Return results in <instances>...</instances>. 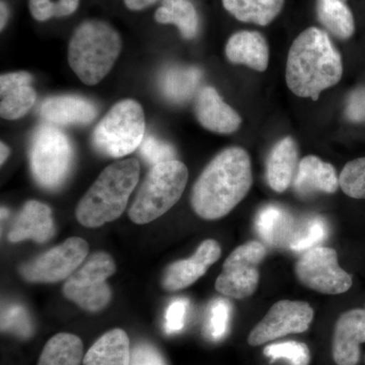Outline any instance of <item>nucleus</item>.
Returning <instances> with one entry per match:
<instances>
[{
  "mask_svg": "<svg viewBox=\"0 0 365 365\" xmlns=\"http://www.w3.org/2000/svg\"><path fill=\"white\" fill-rule=\"evenodd\" d=\"M188 299H178L170 302L165 312V329L168 334L180 332L184 329L188 312Z\"/></svg>",
  "mask_w": 365,
  "mask_h": 365,
  "instance_id": "36",
  "label": "nucleus"
},
{
  "mask_svg": "<svg viewBox=\"0 0 365 365\" xmlns=\"http://www.w3.org/2000/svg\"><path fill=\"white\" fill-rule=\"evenodd\" d=\"M342 74L340 53L325 31L312 26L292 43L287 56V83L297 97L318 101L322 91L339 83Z\"/></svg>",
  "mask_w": 365,
  "mask_h": 365,
  "instance_id": "2",
  "label": "nucleus"
},
{
  "mask_svg": "<svg viewBox=\"0 0 365 365\" xmlns=\"http://www.w3.org/2000/svg\"><path fill=\"white\" fill-rule=\"evenodd\" d=\"M9 216V210L6 208L1 207V220L6 218Z\"/></svg>",
  "mask_w": 365,
  "mask_h": 365,
  "instance_id": "42",
  "label": "nucleus"
},
{
  "mask_svg": "<svg viewBox=\"0 0 365 365\" xmlns=\"http://www.w3.org/2000/svg\"><path fill=\"white\" fill-rule=\"evenodd\" d=\"M41 116L53 125H88L98 116V109L88 98L74 95L54 96L41 106Z\"/></svg>",
  "mask_w": 365,
  "mask_h": 365,
  "instance_id": "18",
  "label": "nucleus"
},
{
  "mask_svg": "<svg viewBox=\"0 0 365 365\" xmlns=\"http://www.w3.org/2000/svg\"><path fill=\"white\" fill-rule=\"evenodd\" d=\"M345 113L350 121L365 123V86L349 96Z\"/></svg>",
  "mask_w": 365,
  "mask_h": 365,
  "instance_id": "38",
  "label": "nucleus"
},
{
  "mask_svg": "<svg viewBox=\"0 0 365 365\" xmlns=\"http://www.w3.org/2000/svg\"><path fill=\"white\" fill-rule=\"evenodd\" d=\"M188 178V169L178 160L151 167L129 208L132 222L146 225L167 213L181 198Z\"/></svg>",
  "mask_w": 365,
  "mask_h": 365,
  "instance_id": "5",
  "label": "nucleus"
},
{
  "mask_svg": "<svg viewBox=\"0 0 365 365\" xmlns=\"http://www.w3.org/2000/svg\"><path fill=\"white\" fill-rule=\"evenodd\" d=\"M83 361V341L69 333H59L48 341L37 365H81Z\"/></svg>",
  "mask_w": 365,
  "mask_h": 365,
  "instance_id": "27",
  "label": "nucleus"
},
{
  "mask_svg": "<svg viewBox=\"0 0 365 365\" xmlns=\"http://www.w3.org/2000/svg\"><path fill=\"white\" fill-rule=\"evenodd\" d=\"M299 151L292 137L275 144L267 163V181L274 191L284 192L294 181L299 169Z\"/></svg>",
  "mask_w": 365,
  "mask_h": 365,
  "instance_id": "21",
  "label": "nucleus"
},
{
  "mask_svg": "<svg viewBox=\"0 0 365 365\" xmlns=\"http://www.w3.org/2000/svg\"><path fill=\"white\" fill-rule=\"evenodd\" d=\"M300 283L324 294H341L352 287V278L338 264L335 250L316 247L307 251L295 266Z\"/></svg>",
  "mask_w": 365,
  "mask_h": 365,
  "instance_id": "11",
  "label": "nucleus"
},
{
  "mask_svg": "<svg viewBox=\"0 0 365 365\" xmlns=\"http://www.w3.org/2000/svg\"><path fill=\"white\" fill-rule=\"evenodd\" d=\"M365 342V309H352L338 319L333 338V357L338 365H356L359 345Z\"/></svg>",
  "mask_w": 365,
  "mask_h": 365,
  "instance_id": "16",
  "label": "nucleus"
},
{
  "mask_svg": "<svg viewBox=\"0 0 365 365\" xmlns=\"http://www.w3.org/2000/svg\"><path fill=\"white\" fill-rule=\"evenodd\" d=\"M194 110L199 123L215 133H234L242 124L241 116L212 86H204L197 93Z\"/></svg>",
  "mask_w": 365,
  "mask_h": 365,
  "instance_id": "14",
  "label": "nucleus"
},
{
  "mask_svg": "<svg viewBox=\"0 0 365 365\" xmlns=\"http://www.w3.org/2000/svg\"><path fill=\"white\" fill-rule=\"evenodd\" d=\"M264 354L272 360H287L290 365H309L311 360L309 347L294 341L269 345L264 349Z\"/></svg>",
  "mask_w": 365,
  "mask_h": 365,
  "instance_id": "33",
  "label": "nucleus"
},
{
  "mask_svg": "<svg viewBox=\"0 0 365 365\" xmlns=\"http://www.w3.org/2000/svg\"><path fill=\"white\" fill-rule=\"evenodd\" d=\"M29 160L36 182L44 189L56 190L71 172L73 148L66 134L56 126L41 125L31 139Z\"/></svg>",
  "mask_w": 365,
  "mask_h": 365,
  "instance_id": "7",
  "label": "nucleus"
},
{
  "mask_svg": "<svg viewBox=\"0 0 365 365\" xmlns=\"http://www.w3.org/2000/svg\"><path fill=\"white\" fill-rule=\"evenodd\" d=\"M130 365H167L153 346L141 343L131 351Z\"/></svg>",
  "mask_w": 365,
  "mask_h": 365,
  "instance_id": "37",
  "label": "nucleus"
},
{
  "mask_svg": "<svg viewBox=\"0 0 365 365\" xmlns=\"http://www.w3.org/2000/svg\"><path fill=\"white\" fill-rule=\"evenodd\" d=\"M78 4L79 0H29V9L36 21H46L71 16Z\"/></svg>",
  "mask_w": 365,
  "mask_h": 365,
  "instance_id": "31",
  "label": "nucleus"
},
{
  "mask_svg": "<svg viewBox=\"0 0 365 365\" xmlns=\"http://www.w3.org/2000/svg\"><path fill=\"white\" fill-rule=\"evenodd\" d=\"M256 230L264 242L273 247L289 246L297 228L294 218L277 205L265 206L256 218Z\"/></svg>",
  "mask_w": 365,
  "mask_h": 365,
  "instance_id": "24",
  "label": "nucleus"
},
{
  "mask_svg": "<svg viewBox=\"0 0 365 365\" xmlns=\"http://www.w3.org/2000/svg\"><path fill=\"white\" fill-rule=\"evenodd\" d=\"M9 20V9L6 2L1 0L0 1V30L4 31Z\"/></svg>",
  "mask_w": 365,
  "mask_h": 365,
  "instance_id": "40",
  "label": "nucleus"
},
{
  "mask_svg": "<svg viewBox=\"0 0 365 365\" xmlns=\"http://www.w3.org/2000/svg\"><path fill=\"white\" fill-rule=\"evenodd\" d=\"M139 148H140L141 157L153 167L160 163L175 160L176 157V151L170 144L153 135L144 137Z\"/></svg>",
  "mask_w": 365,
  "mask_h": 365,
  "instance_id": "35",
  "label": "nucleus"
},
{
  "mask_svg": "<svg viewBox=\"0 0 365 365\" xmlns=\"http://www.w3.org/2000/svg\"><path fill=\"white\" fill-rule=\"evenodd\" d=\"M265 256V247L259 242L237 247L223 264L222 272L216 279V290L235 299L251 297L258 287V266Z\"/></svg>",
  "mask_w": 365,
  "mask_h": 365,
  "instance_id": "10",
  "label": "nucleus"
},
{
  "mask_svg": "<svg viewBox=\"0 0 365 365\" xmlns=\"http://www.w3.org/2000/svg\"><path fill=\"white\" fill-rule=\"evenodd\" d=\"M1 331L26 339L33 334V325L25 307L19 304H6L1 311Z\"/></svg>",
  "mask_w": 365,
  "mask_h": 365,
  "instance_id": "30",
  "label": "nucleus"
},
{
  "mask_svg": "<svg viewBox=\"0 0 365 365\" xmlns=\"http://www.w3.org/2000/svg\"><path fill=\"white\" fill-rule=\"evenodd\" d=\"M145 133L143 107L132 98L116 103L98 122L91 135L93 148L105 157L130 155L141 145Z\"/></svg>",
  "mask_w": 365,
  "mask_h": 365,
  "instance_id": "6",
  "label": "nucleus"
},
{
  "mask_svg": "<svg viewBox=\"0 0 365 365\" xmlns=\"http://www.w3.org/2000/svg\"><path fill=\"white\" fill-rule=\"evenodd\" d=\"M155 19L158 24L176 26L185 39H194L198 34V14L190 0H163Z\"/></svg>",
  "mask_w": 365,
  "mask_h": 365,
  "instance_id": "25",
  "label": "nucleus"
},
{
  "mask_svg": "<svg viewBox=\"0 0 365 365\" xmlns=\"http://www.w3.org/2000/svg\"><path fill=\"white\" fill-rule=\"evenodd\" d=\"M317 14L319 23L336 38L349 39L354 34V18L342 0H317Z\"/></svg>",
  "mask_w": 365,
  "mask_h": 365,
  "instance_id": "28",
  "label": "nucleus"
},
{
  "mask_svg": "<svg viewBox=\"0 0 365 365\" xmlns=\"http://www.w3.org/2000/svg\"><path fill=\"white\" fill-rule=\"evenodd\" d=\"M313 319V309L307 302L280 300L252 330L249 344L259 346L289 334L306 332Z\"/></svg>",
  "mask_w": 365,
  "mask_h": 365,
  "instance_id": "12",
  "label": "nucleus"
},
{
  "mask_svg": "<svg viewBox=\"0 0 365 365\" xmlns=\"http://www.w3.org/2000/svg\"><path fill=\"white\" fill-rule=\"evenodd\" d=\"M328 235V227L323 218L313 217L304 223V227L297 228L290 242V249L297 252L309 251L317 244L323 242Z\"/></svg>",
  "mask_w": 365,
  "mask_h": 365,
  "instance_id": "29",
  "label": "nucleus"
},
{
  "mask_svg": "<svg viewBox=\"0 0 365 365\" xmlns=\"http://www.w3.org/2000/svg\"><path fill=\"white\" fill-rule=\"evenodd\" d=\"M253 185L251 160L244 148H228L206 165L192 190L191 205L206 220L227 215Z\"/></svg>",
  "mask_w": 365,
  "mask_h": 365,
  "instance_id": "1",
  "label": "nucleus"
},
{
  "mask_svg": "<svg viewBox=\"0 0 365 365\" xmlns=\"http://www.w3.org/2000/svg\"><path fill=\"white\" fill-rule=\"evenodd\" d=\"M232 307L227 299H218L211 304L206 331L212 340H220L227 335Z\"/></svg>",
  "mask_w": 365,
  "mask_h": 365,
  "instance_id": "34",
  "label": "nucleus"
},
{
  "mask_svg": "<svg viewBox=\"0 0 365 365\" xmlns=\"http://www.w3.org/2000/svg\"><path fill=\"white\" fill-rule=\"evenodd\" d=\"M115 272L116 264L109 254L98 252L91 255L67 278L64 297L85 311H102L111 300L112 292L107 279Z\"/></svg>",
  "mask_w": 365,
  "mask_h": 365,
  "instance_id": "8",
  "label": "nucleus"
},
{
  "mask_svg": "<svg viewBox=\"0 0 365 365\" xmlns=\"http://www.w3.org/2000/svg\"><path fill=\"white\" fill-rule=\"evenodd\" d=\"M294 186L297 193L306 196L316 192L335 193L340 187V182L331 163L323 162L314 155H307L299 163Z\"/></svg>",
  "mask_w": 365,
  "mask_h": 365,
  "instance_id": "19",
  "label": "nucleus"
},
{
  "mask_svg": "<svg viewBox=\"0 0 365 365\" xmlns=\"http://www.w3.org/2000/svg\"><path fill=\"white\" fill-rule=\"evenodd\" d=\"M0 148H1V153H0L1 158H0V163H1V165H4V163L6 162L7 158L11 155V150H9V146L4 143H0Z\"/></svg>",
  "mask_w": 365,
  "mask_h": 365,
  "instance_id": "41",
  "label": "nucleus"
},
{
  "mask_svg": "<svg viewBox=\"0 0 365 365\" xmlns=\"http://www.w3.org/2000/svg\"><path fill=\"white\" fill-rule=\"evenodd\" d=\"M32 81L33 76L26 71L9 72L0 76V116L18 120L32 109L37 100Z\"/></svg>",
  "mask_w": 365,
  "mask_h": 365,
  "instance_id": "15",
  "label": "nucleus"
},
{
  "mask_svg": "<svg viewBox=\"0 0 365 365\" xmlns=\"http://www.w3.org/2000/svg\"><path fill=\"white\" fill-rule=\"evenodd\" d=\"M54 232L51 208L40 201L30 200L16 216L9 230V240L11 242L33 240L43 244L49 241Z\"/></svg>",
  "mask_w": 365,
  "mask_h": 365,
  "instance_id": "17",
  "label": "nucleus"
},
{
  "mask_svg": "<svg viewBox=\"0 0 365 365\" xmlns=\"http://www.w3.org/2000/svg\"><path fill=\"white\" fill-rule=\"evenodd\" d=\"M220 256V244L215 240H206L201 242L191 258L175 262L167 268L163 277V288L168 292H177L191 287Z\"/></svg>",
  "mask_w": 365,
  "mask_h": 365,
  "instance_id": "13",
  "label": "nucleus"
},
{
  "mask_svg": "<svg viewBox=\"0 0 365 365\" xmlns=\"http://www.w3.org/2000/svg\"><path fill=\"white\" fill-rule=\"evenodd\" d=\"M121 50V36L114 26L98 19L83 21L69 41V66L85 85H98L111 71Z\"/></svg>",
  "mask_w": 365,
  "mask_h": 365,
  "instance_id": "4",
  "label": "nucleus"
},
{
  "mask_svg": "<svg viewBox=\"0 0 365 365\" xmlns=\"http://www.w3.org/2000/svg\"><path fill=\"white\" fill-rule=\"evenodd\" d=\"M88 250L85 240L69 237L59 246L23 264L21 276L32 283H55L67 279L85 262Z\"/></svg>",
  "mask_w": 365,
  "mask_h": 365,
  "instance_id": "9",
  "label": "nucleus"
},
{
  "mask_svg": "<svg viewBox=\"0 0 365 365\" xmlns=\"http://www.w3.org/2000/svg\"><path fill=\"white\" fill-rule=\"evenodd\" d=\"M131 349L128 335L114 329L98 338L83 357V365H130Z\"/></svg>",
  "mask_w": 365,
  "mask_h": 365,
  "instance_id": "22",
  "label": "nucleus"
},
{
  "mask_svg": "<svg viewBox=\"0 0 365 365\" xmlns=\"http://www.w3.org/2000/svg\"><path fill=\"white\" fill-rule=\"evenodd\" d=\"M202 79V71L195 66H172L160 73L158 86L165 98L182 104L195 95Z\"/></svg>",
  "mask_w": 365,
  "mask_h": 365,
  "instance_id": "23",
  "label": "nucleus"
},
{
  "mask_svg": "<svg viewBox=\"0 0 365 365\" xmlns=\"http://www.w3.org/2000/svg\"><path fill=\"white\" fill-rule=\"evenodd\" d=\"M158 0H124L125 6L130 11H138L153 6Z\"/></svg>",
  "mask_w": 365,
  "mask_h": 365,
  "instance_id": "39",
  "label": "nucleus"
},
{
  "mask_svg": "<svg viewBox=\"0 0 365 365\" xmlns=\"http://www.w3.org/2000/svg\"><path fill=\"white\" fill-rule=\"evenodd\" d=\"M340 188L346 195L365 199V158L346 163L339 177Z\"/></svg>",
  "mask_w": 365,
  "mask_h": 365,
  "instance_id": "32",
  "label": "nucleus"
},
{
  "mask_svg": "<svg viewBox=\"0 0 365 365\" xmlns=\"http://www.w3.org/2000/svg\"><path fill=\"white\" fill-rule=\"evenodd\" d=\"M140 177L134 158L108 165L78 204L76 217L81 225L96 228L118 220L126 209Z\"/></svg>",
  "mask_w": 365,
  "mask_h": 365,
  "instance_id": "3",
  "label": "nucleus"
},
{
  "mask_svg": "<svg viewBox=\"0 0 365 365\" xmlns=\"http://www.w3.org/2000/svg\"><path fill=\"white\" fill-rule=\"evenodd\" d=\"M285 0H222L223 7L244 23L267 26L282 11Z\"/></svg>",
  "mask_w": 365,
  "mask_h": 365,
  "instance_id": "26",
  "label": "nucleus"
},
{
  "mask_svg": "<svg viewBox=\"0 0 365 365\" xmlns=\"http://www.w3.org/2000/svg\"><path fill=\"white\" fill-rule=\"evenodd\" d=\"M227 59L235 64H242L263 72L269 63V47L265 38L253 31H241L234 34L225 46Z\"/></svg>",
  "mask_w": 365,
  "mask_h": 365,
  "instance_id": "20",
  "label": "nucleus"
}]
</instances>
